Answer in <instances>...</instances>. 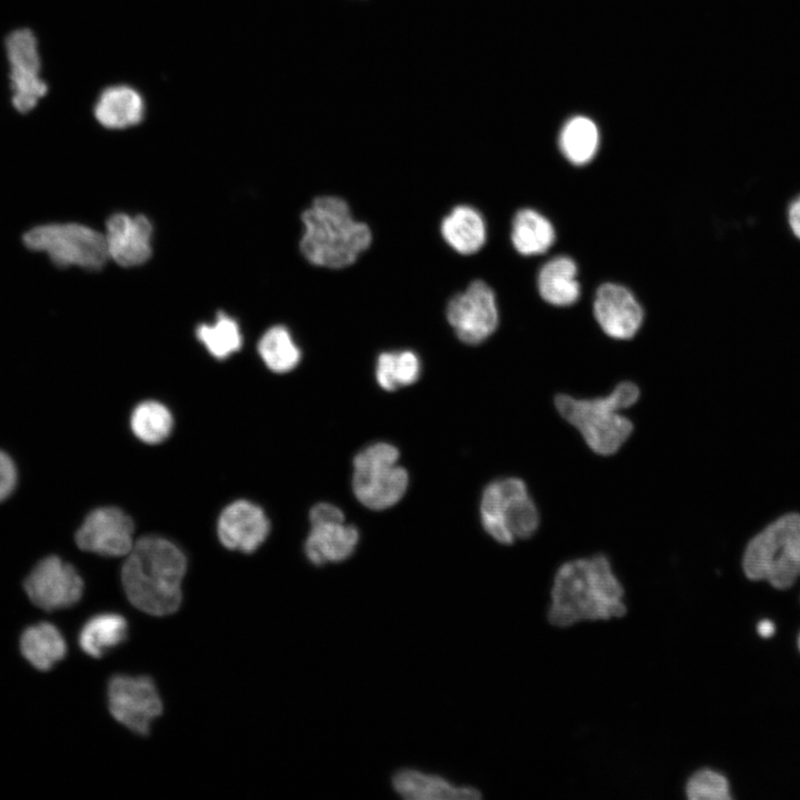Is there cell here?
<instances>
[{
	"mask_svg": "<svg viewBox=\"0 0 800 800\" xmlns=\"http://www.w3.org/2000/svg\"><path fill=\"white\" fill-rule=\"evenodd\" d=\"M623 588L604 554L563 562L551 589L548 620L566 628L582 620H608L624 616Z\"/></svg>",
	"mask_w": 800,
	"mask_h": 800,
	"instance_id": "obj_1",
	"label": "cell"
},
{
	"mask_svg": "<svg viewBox=\"0 0 800 800\" xmlns=\"http://www.w3.org/2000/svg\"><path fill=\"white\" fill-rule=\"evenodd\" d=\"M186 571L187 558L182 550L163 537L150 534L138 539L127 554L121 582L132 606L162 617L179 609Z\"/></svg>",
	"mask_w": 800,
	"mask_h": 800,
	"instance_id": "obj_2",
	"label": "cell"
},
{
	"mask_svg": "<svg viewBox=\"0 0 800 800\" xmlns=\"http://www.w3.org/2000/svg\"><path fill=\"white\" fill-rule=\"evenodd\" d=\"M301 218L304 231L300 250L318 267H349L372 241L370 228L354 220L349 204L336 196L316 198Z\"/></svg>",
	"mask_w": 800,
	"mask_h": 800,
	"instance_id": "obj_3",
	"label": "cell"
},
{
	"mask_svg": "<svg viewBox=\"0 0 800 800\" xmlns=\"http://www.w3.org/2000/svg\"><path fill=\"white\" fill-rule=\"evenodd\" d=\"M639 397L640 389L634 382L622 381L608 394L596 398L559 393L554 398V407L580 432L594 453L610 456L633 431V423L621 411L633 406Z\"/></svg>",
	"mask_w": 800,
	"mask_h": 800,
	"instance_id": "obj_4",
	"label": "cell"
},
{
	"mask_svg": "<svg viewBox=\"0 0 800 800\" xmlns=\"http://www.w3.org/2000/svg\"><path fill=\"white\" fill-rule=\"evenodd\" d=\"M742 569L748 579L788 589L800 577V514L786 513L747 544Z\"/></svg>",
	"mask_w": 800,
	"mask_h": 800,
	"instance_id": "obj_5",
	"label": "cell"
},
{
	"mask_svg": "<svg viewBox=\"0 0 800 800\" xmlns=\"http://www.w3.org/2000/svg\"><path fill=\"white\" fill-rule=\"evenodd\" d=\"M480 514L487 533L502 544L530 538L540 524L527 484L516 477L497 479L484 488Z\"/></svg>",
	"mask_w": 800,
	"mask_h": 800,
	"instance_id": "obj_6",
	"label": "cell"
},
{
	"mask_svg": "<svg viewBox=\"0 0 800 800\" xmlns=\"http://www.w3.org/2000/svg\"><path fill=\"white\" fill-rule=\"evenodd\" d=\"M22 242L31 251L44 252L58 268L98 271L109 259L104 234L81 223L38 224L23 233Z\"/></svg>",
	"mask_w": 800,
	"mask_h": 800,
	"instance_id": "obj_7",
	"label": "cell"
},
{
	"mask_svg": "<svg viewBox=\"0 0 800 800\" xmlns=\"http://www.w3.org/2000/svg\"><path fill=\"white\" fill-rule=\"evenodd\" d=\"M399 457L398 448L387 442L370 444L354 457L352 490L364 507L383 510L401 500L409 476L398 466Z\"/></svg>",
	"mask_w": 800,
	"mask_h": 800,
	"instance_id": "obj_8",
	"label": "cell"
},
{
	"mask_svg": "<svg viewBox=\"0 0 800 800\" xmlns=\"http://www.w3.org/2000/svg\"><path fill=\"white\" fill-rule=\"evenodd\" d=\"M107 698L113 719L140 736L150 732L163 710L157 686L148 676H113L108 682Z\"/></svg>",
	"mask_w": 800,
	"mask_h": 800,
	"instance_id": "obj_9",
	"label": "cell"
},
{
	"mask_svg": "<svg viewBox=\"0 0 800 800\" xmlns=\"http://www.w3.org/2000/svg\"><path fill=\"white\" fill-rule=\"evenodd\" d=\"M446 316L461 341L481 343L496 331L499 322L493 290L482 280L472 281L449 300Z\"/></svg>",
	"mask_w": 800,
	"mask_h": 800,
	"instance_id": "obj_10",
	"label": "cell"
},
{
	"mask_svg": "<svg viewBox=\"0 0 800 800\" xmlns=\"http://www.w3.org/2000/svg\"><path fill=\"white\" fill-rule=\"evenodd\" d=\"M311 530L304 542V553L314 566L347 560L356 550L359 532L344 523L343 512L327 502L310 511Z\"/></svg>",
	"mask_w": 800,
	"mask_h": 800,
	"instance_id": "obj_11",
	"label": "cell"
},
{
	"mask_svg": "<svg viewBox=\"0 0 800 800\" xmlns=\"http://www.w3.org/2000/svg\"><path fill=\"white\" fill-rule=\"evenodd\" d=\"M23 587L31 602L47 611L74 606L83 592L81 576L57 556L40 560L26 578Z\"/></svg>",
	"mask_w": 800,
	"mask_h": 800,
	"instance_id": "obj_12",
	"label": "cell"
},
{
	"mask_svg": "<svg viewBox=\"0 0 800 800\" xmlns=\"http://www.w3.org/2000/svg\"><path fill=\"white\" fill-rule=\"evenodd\" d=\"M10 63L13 107L21 113L33 109L47 93V84L39 77L40 57L37 40L28 29L11 32L6 40Z\"/></svg>",
	"mask_w": 800,
	"mask_h": 800,
	"instance_id": "obj_13",
	"label": "cell"
},
{
	"mask_svg": "<svg viewBox=\"0 0 800 800\" xmlns=\"http://www.w3.org/2000/svg\"><path fill=\"white\" fill-rule=\"evenodd\" d=\"M134 524L123 510L102 507L92 510L76 532L77 546L103 557L127 556L133 544Z\"/></svg>",
	"mask_w": 800,
	"mask_h": 800,
	"instance_id": "obj_14",
	"label": "cell"
},
{
	"mask_svg": "<svg viewBox=\"0 0 800 800\" xmlns=\"http://www.w3.org/2000/svg\"><path fill=\"white\" fill-rule=\"evenodd\" d=\"M152 224L143 214H112L104 232L109 259L127 268L143 264L152 253Z\"/></svg>",
	"mask_w": 800,
	"mask_h": 800,
	"instance_id": "obj_15",
	"label": "cell"
},
{
	"mask_svg": "<svg viewBox=\"0 0 800 800\" xmlns=\"http://www.w3.org/2000/svg\"><path fill=\"white\" fill-rule=\"evenodd\" d=\"M270 522L264 511L248 500L227 506L218 519L220 542L230 550L256 551L269 534Z\"/></svg>",
	"mask_w": 800,
	"mask_h": 800,
	"instance_id": "obj_16",
	"label": "cell"
},
{
	"mask_svg": "<svg viewBox=\"0 0 800 800\" xmlns=\"http://www.w3.org/2000/svg\"><path fill=\"white\" fill-rule=\"evenodd\" d=\"M593 312L603 332L613 339H631L640 329L643 311L623 286L604 283L597 290Z\"/></svg>",
	"mask_w": 800,
	"mask_h": 800,
	"instance_id": "obj_17",
	"label": "cell"
},
{
	"mask_svg": "<svg viewBox=\"0 0 800 800\" xmlns=\"http://www.w3.org/2000/svg\"><path fill=\"white\" fill-rule=\"evenodd\" d=\"M392 784L402 798L410 800H476L481 798V793L474 788L457 787L441 777L411 769L397 772Z\"/></svg>",
	"mask_w": 800,
	"mask_h": 800,
	"instance_id": "obj_18",
	"label": "cell"
},
{
	"mask_svg": "<svg viewBox=\"0 0 800 800\" xmlns=\"http://www.w3.org/2000/svg\"><path fill=\"white\" fill-rule=\"evenodd\" d=\"M144 116L141 94L128 86H113L100 94L94 107L98 122L108 129H126L138 124Z\"/></svg>",
	"mask_w": 800,
	"mask_h": 800,
	"instance_id": "obj_19",
	"label": "cell"
},
{
	"mask_svg": "<svg viewBox=\"0 0 800 800\" xmlns=\"http://www.w3.org/2000/svg\"><path fill=\"white\" fill-rule=\"evenodd\" d=\"M440 231L443 240L461 254L479 251L487 239L482 214L473 207H454L442 220Z\"/></svg>",
	"mask_w": 800,
	"mask_h": 800,
	"instance_id": "obj_20",
	"label": "cell"
},
{
	"mask_svg": "<svg viewBox=\"0 0 800 800\" xmlns=\"http://www.w3.org/2000/svg\"><path fill=\"white\" fill-rule=\"evenodd\" d=\"M576 262L566 256L554 257L542 266L538 274V290L550 304L566 307L574 303L580 296Z\"/></svg>",
	"mask_w": 800,
	"mask_h": 800,
	"instance_id": "obj_21",
	"label": "cell"
},
{
	"mask_svg": "<svg viewBox=\"0 0 800 800\" xmlns=\"http://www.w3.org/2000/svg\"><path fill=\"white\" fill-rule=\"evenodd\" d=\"M20 650L32 667L48 671L64 658L67 643L53 624L40 622L23 631L20 638Z\"/></svg>",
	"mask_w": 800,
	"mask_h": 800,
	"instance_id": "obj_22",
	"label": "cell"
},
{
	"mask_svg": "<svg viewBox=\"0 0 800 800\" xmlns=\"http://www.w3.org/2000/svg\"><path fill=\"white\" fill-rule=\"evenodd\" d=\"M128 632V621L123 616L114 612L100 613L82 626L79 646L88 656L99 659L123 643Z\"/></svg>",
	"mask_w": 800,
	"mask_h": 800,
	"instance_id": "obj_23",
	"label": "cell"
},
{
	"mask_svg": "<svg viewBox=\"0 0 800 800\" xmlns=\"http://www.w3.org/2000/svg\"><path fill=\"white\" fill-rule=\"evenodd\" d=\"M556 239L551 222L533 209L518 211L512 221L511 241L522 256L541 254Z\"/></svg>",
	"mask_w": 800,
	"mask_h": 800,
	"instance_id": "obj_24",
	"label": "cell"
},
{
	"mask_svg": "<svg viewBox=\"0 0 800 800\" xmlns=\"http://www.w3.org/2000/svg\"><path fill=\"white\" fill-rule=\"evenodd\" d=\"M562 154L576 166L591 161L599 146V131L592 120L574 117L562 128L559 138Z\"/></svg>",
	"mask_w": 800,
	"mask_h": 800,
	"instance_id": "obj_25",
	"label": "cell"
},
{
	"mask_svg": "<svg viewBox=\"0 0 800 800\" xmlns=\"http://www.w3.org/2000/svg\"><path fill=\"white\" fill-rule=\"evenodd\" d=\"M420 372V359L411 350L382 352L377 359L376 379L387 391H394L417 382Z\"/></svg>",
	"mask_w": 800,
	"mask_h": 800,
	"instance_id": "obj_26",
	"label": "cell"
},
{
	"mask_svg": "<svg viewBox=\"0 0 800 800\" xmlns=\"http://www.w3.org/2000/svg\"><path fill=\"white\" fill-rule=\"evenodd\" d=\"M258 352L264 364L277 373L293 370L301 360V350L284 326L268 329L259 340Z\"/></svg>",
	"mask_w": 800,
	"mask_h": 800,
	"instance_id": "obj_27",
	"label": "cell"
},
{
	"mask_svg": "<svg viewBox=\"0 0 800 800\" xmlns=\"http://www.w3.org/2000/svg\"><path fill=\"white\" fill-rule=\"evenodd\" d=\"M196 336L208 352L219 360L230 357L242 346L239 323L224 312H219L213 323L198 326Z\"/></svg>",
	"mask_w": 800,
	"mask_h": 800,
	"instance_id": "obj_28",
	"label": "cell"
},
{
	"mask_svg": "<svg viewBox=\"0 0 800 800\" xmlns=\"http://www.w3.org/2000/svg\"><path fill=\"white\" fill-rule=\"evenodd\" d=\"M130 426L138 439L149 444H156L168 438L173 419L166 406L148 400L133 409Z\"/></svg>",
	"mask_w": 800,
	"mask_h": 800,
	"instance_id": "obj_29",
	"label": "cell"
},
{
	"mask_svg": "<svg viewBox=\"0 0 800 800\" xmlns=\"http://www.w3.org/2000/svg\"><path fill=\"white\" fill-rule=\"evenodd\" d=\"M686 793L690 800H729V782L724 776L703 769L688 780Z\"/></svg>",
	"mask_w": 800,
	"mask_h": 800,
	"instance_id": "obj_30",
	"label": "cell"
},
{
	"mask_svg": "<svg viewBox=\"0 0 800 800\" xmlns=\"http://www.w3.org/2000/svg\"><path fill=\"white\" fill-rule=\"evenodd\" d=\"M18 482V470L12 458L0 450V502L8 499Z\"/></svg>",
	"mask_w": 800,
	"mask_h": 800,
	"instance_id": "obj_31",
	"label": "cell"
},
{
	"mask_svg": "<svg viewBox=\"0 0 800 800\" xmlns=\"http://www.w3.org/2000/svg\"><path fill=\"white\" fill-rule=\"evenodd\" d=\"M786 220L792 237L800 241V193L787 204Z\"/></svg>",
	"mask_w": 800,
	"mask_h": 800,
	"instance_id": "obj_32",
	"label": "cell"
},
{
	"mask_svg": "<svg viewBox=\"0 0 800 800\" xmlns=\"http://www.w3.org/2000/svg\"><path fill=\"white\" fill-rule=\"evenodd\" d=\"M758 633L763 638H769L774 633V624L769 620H762L757 627Z\"/></svg>",
	"mask_w": 800,
	"mask_h": 800,
	"instance_id": "obj_33",
	"label": "cell"
},
{
	"mask_svg": "<svg viewBox=\"0 0 800 800\" xmlns=\"http://www.w3.org/2000/svg\"><path fill=\"white\" fill-rule=\"evenodd\" d=\"M799 648H800V637H799Z\"/></svg>",
	"mask_w": 800,
	"mask_h": 800,
	"instance_id": "obj_34",
	"label": "cell"
}]
</instances>
